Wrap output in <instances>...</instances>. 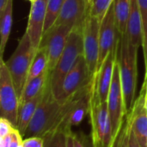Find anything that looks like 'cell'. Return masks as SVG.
<instances>
[{"instance_id": "1", "label": "cell", "mask_w": 147, "mask_h": 147, "mask_svg": "<svg viewBox=\"0 0 147 147\" xmlns=\"http://www.w3.org/2000/svg\"><path fill=\"white\" fill-rule=\"evenodd\" d=\"M81 90L61 102L54 97L50 81H48L44 90L43 98L26 130L23 139L30 137L43 138L59 128L70 129L66 126V121Z\"/></svg>"}, {"instance_id": "2", "label": "cell", "mask_w": 147, "mask_h": 147, "mask_svg": "<svg viewBox=\"0 0 147 147\" xmlns=\"http://www.w3.org/2000/svg\"><path fill=\"white\" fill-rule=\"evenodd\" d=\"M138 50L139 47L130 41L126 33L121 35L117 61L120 67L124 105L127 115L130 112L135 102L138 78Z\"/></svg>"}, {"instance_id": "3", "label": "cell", "mask_w": 147, "mask_h": 147, "mask_svg": "<svg viewBox=\"0 0 147 147\" xmlns=\"http://www.w3.org/2000/svg\"><path fill=\"white\" fill-rule=\"evenodd\" d=\"M84 54V41L82 28H74L70 34L65 48L56 66L50 72L49 81L52 92L58 100L62 84L66 75L76 65L78 58Z\"/></svg>"}, {"instance_id": "4", "label": "cell", "mask_w": 147, "mask_h": 147, "mask_svg": "<svg viewBox=\"0 0 147 147\" xmlns=\"http://www.w3.org/2000/svg\"><path fill=\"white\" fill-rule=\"evenodd\" d=\"M36 51L28 34L25 32L19 40L15 52L5 62L19 100L27 83L29 68Z\"/></svg>"}, {"instance_id": "5", "label": "cell", "mask_w": 147, "mask_h": 147, "mask_svg": "<svg viewBox=\"0 0 147 147\" xmlns=\"http://www.w3.org/2000/svg\"><path fill=\"white\" fill-rule=\"evenodd\" d=\"M89 115L92 147L115 146L107 102H97L90 96Z\"/></svg>"}, {"instance_id": "6", "label": "cell", "mask_w": 147, "mask_h": 147, "mask_svg": "<svg viewBox=\"0 0 147 147\" xmlns=\"http://www.w3.org/2000/svg\"><path fill=\"white\" fill-rule=\"evenodd\" d=\"M108 111L111 123V129L113 134L114 143L115 144L118 136L123 127L125 122V116L127 115L124 105V98L122 92V86L120 75V67L116 59L114 68L113 79L109 88L108 99Z\"/></svg>"}, {"instance_id": "7", "label": "cell", "mask_w": 147, "mask_h": 147, "mask_svg": "<svg viewBox=\"0 0 147 147\" xmlns=\"http://www.w3.org/2000/svg\"><path fill=\"white\" fill-rule=\"evenodd\" d=\"M0 110L1 117L8 120L17 128L19 98L3 59H0Z\"/></svg>"}, {"instance_id": "8", "label": "cell", "mask_w": 147, "mask_h": 147, "mask_svg": "<svg viewBox=\"0 0 147 147\" xmlns=\"http://www.w3.org/2000/svg\"><path fill=\"white\" fill-rule=\"evenodd\" d=\"M73 28L74 27L71 25H58L53 26L43 34L40 47H45L47 51L49 72L56 66Z\"/></svg>"}, {"instance_id": "9", "label": "cell", "mask_w": 147, "mask_h": 147, "mask_svg": "<svg viewBox=\"0 0 147 147\" xmlns=\"http://www.w3.org/2000/svg\"><path fill=\"white\" fill-rule=\"evenodd\" d=\"M100 26L101 21L96 17L89 15L82 27L84 57L91 76H94L97 71Z\"/></svg>"}, {"instance_id": "10", "label": "cell", "mask_w": 147, "mask_h": 147, "mask_svg": "<svg viewBox=\"0 0 147 147\" xmlns=\"http://www.w3.org/2000/svg\"><path fill=\"white\" fill-rule=\"evenodd\" d=\"M120 40V39H119ZM119 41L113 50L108 54L103 63L97 70L92 79L91 97L97 102H106L111 82L113 79L114 68L117 59Z\"/></svg>"}, {"instance_id": "11", "label": "cell", "mask_w": 147, "mask_h": 147, "mask_svg": "<svg viewBox=\"0 0 147 147\" xmlns=\"http://www.w3.org/2000/svg\"><path fill=\"white\" fill-rule=\"evenodd\" d=\"M93 77L89 71L84 54L81 55L74 67L65 78L58 100L61 102L65 101L88 85Z\"/></svg>"}, {"instance_id": "12", "label": "cell", "mask_w": 147, "mask_h": 147, "mask_svg": "<svg viewBox=\"0 0 147 147\" xmlns=\"http://www.w3.org/2000/svg\"><path fill=\"white\" fill-rule=\"evenodd\" d=\"M114 3V2H113ZM119 33L116 24V19L115 15L114 4L110 6L105 17L101 22L99 32V58L97 70L100 68L108 54L117 45L121 35H117Z\"/></svg>"}, {"instance_id": "13", "label": "cell", "mask_w": 147, "mask_h": 147, "mask_svg": "<svg viewBox=\"0 0 147 147\" xmlns=\"http://www.w3.org/2000/svg\"><path fill=\"white\" fill-rule=\"evenodd\" d=\"M90 12V0H65L54 26L71 25L82 28Z\"/></svg>"}, {"instance_id": "14", "label": "cell", "mask_w": 147, "mask_h": 147, "mask_svg": "<svg viewBox=\"0 0 147 147\" xmlns=\"http://www.w3.org/2000/svg\"><path fill=\"white\" fill-rule=\"evenodd\" d=\"M47 0H37L31 3V8L27 25L28 34L33 47L37 50L41 43L44 34Z\"/></svg>"}, {"instance_id": "15", "label": "cell", "mask_w": 147, "mask_h": 147, "mask_svg": "<svg viewBox=\"0 0 147 147\" xmlns=\"http://www.w3.org/2000/svg\"><path fill=\"white\" fill-rule=\"evenodd\" d=\"M126 34L129 38L130 41L134 46L140 47V46L142 45V41H143L142 23H141L140 12L137 0H132L131 11H130Z\"/></svg>"}, {"instance_id": "16", "label": "cell", "mask_w": 147, "mask_h": 147, "mask_svg": "<svg viewBox=\"0 0 147 147\" xmlns=\"http://www.w3.org/2000/svg\"><path fill=\"white\" fill-rule=\"evenodd\" d=\"M46 89V88H45ZM44 91L39 95L38 96L31 99L30 101L23 103L19 107V112H18V123H17V129L21 133L22 136L23 137L26 130L40 104L43 98Z\"/></svg>"}, {"instance_id": "17", "label": "cell", "mask_w": 147, "mask_h": 147, "mask_svg": "<svg viewBox=\"0 0 147 147\" xmlns=\"http://www.w3.org/2000/svg\"><path fill=\"white\" fill-rule=\"evenodd\" d=\"M49 75L50 72L47 71L46 72L42 73L39 77L30 80L26 84L19 100V107L23 103L30 101L31 99L38 96L44 91L49 81Z\"/></svg>"}, {"instance_id": "18", "label": "cell", "mask_w": 147, "mask_h": 147, "mask_svg": "<svg viewBox=\"0 0 147 147\" xmlns=\"http://www.w3.org/2000/svg\"><path fill=\"white\" fill-rule=\"evenodd\" d=\"M0 59H3L13 22V0L9 1L5 10L0 15Z\"/></svg>"}, {"instance_id": "19", "label": "cell", "mask_w": 147, "mask_h": 147, "mask_svg": "<svg viewBox=\"0 0 147 147\" xmlns=\"http://www.w3.org/2000/svg\"><path fill=\"white\" fill-rule=\"evenodd\" d=\"M132 0H114V9L116 19L117 28L121 35L127 31V22L131 11Z\"/></svg>"}, {"instance_id": "20", "label": "cell", "mask_w": 147, "mask_h": 147, "mask_svg": "<svg viewBox=\"0 0 147 147\" xmlns=\"http://www.w3.org/2000/svg\"><path fill=\"white\" fill-rule=\"evenodd\" d=\"M48 71V58L47 53L43 47H40L34 57V59L32 61V64L29 68L27 83L30 80L39 77L42 73ZM26 83V84H27ZM26 85V84H25Z\"/></svg>"}, {"instance_id": "21", "label": "cell", "mask_w": 147, "mask_h": 147, "mask_svg": "<svg viewBox=\"0 0 147 147\" xmlns=\"http://www.w3.org/2000/svg\"><path fill=\"white\" fill-rule=\"evenodd\" d=\"M65 0H47L44 34L54 26L57 19L59 18Z\"/></svg>"}, {"instance_id": "22", "label": "cell", "mask_w": 147, "mask_h": 147, "mask_svg": "<svg viewBox=\"0 0 147 147\" xmlns=\"http://www.w3.org/2000/svg\"><path fill=\"white\" fill-rule=\"evenodd\" d=\"M71 129L59 128L53 133L48 134L44 140V147H66L67 134Z\"/></svg>"}, {"instance_id": "23", "label": "cell", "mask_w": 147, "mask_h": 147, "mask_svg": "<svg viewBox=\"0 0 147 147\" xmlns=\"http://www.w3.org/2000/svg\"><path fill=\"white\" fill-rule=\"evenodd\" d=\"M113 2L114 0H90L89 15L98 18L102 22Z\"/></svg>"}, {"instance_id": "24", "label": "cell", "mask_w": 147, "mask_h": 147, "mask_svg": "<svg viewBox=\"0 0 147 147\" xmlns=\"http://www.w3.org/2000/svg\"><path fill=\"white\" fill-rule=\"evenodd\" d=\"M140 17H141V23H142V34H143V53H144V59L145 65H147V0H137Z\"/></svg>"}, {"instance_id": "25", "label": "cell", "mask_w": 147, "mask_h": 147, "mask_svg": "<svg viewBox=\"0 0 147 147\" xmlns=\"http://www.w3.org/2000/svg\"><path fill=\"white\" fill-rule=\"evenodd\" d=\"M130 130H131V124L126 118L123 127H122V129H121V131L120 133V135L117 138V140H116L114 147L128 146V139H129Z\"/></svg>"}, {"instance_id": "26", "label": "cell", "mask_w": 147, "mask_h": 147, "mask_svg": "<svg viewBox=\"0 0 147 147\" xmlns=\"http://www.w3.org/2000/svg\"><path fill=\"white\" fill-rule=\"evenodd\" d=\"M16 128L8 120L1 117L0 119V138L5 137L11 134L13 129Z\"/></svg>"}, {"instance_id": "27", "label": "cell", "mask_w": 147, "mask_h": 147, "mask_svg": "<svg viewBox=\"0 0 147 147\" xmlns=\"http://www.w3.org/2000/svg\"><path fill=\"white\" fill-rule=\"evenodd\" d=\"M23 147H44V140L40 137H30L23 139Z\"/></svg>"}, {"instance_id": "28", "label": "cell", "mask_w": 147, "mask_h": 147, "mask_svg": "<svg viewBox=\"0 0 147 147\" xmlns=\"http://www.w3.org/2000/svg\"><path fill=\"white\" fill-rule=\"evenodd\" d=\"M72 139H73V147H87L86 140L84 139V135L72 133Z\"/></svg>"}, {"instance_id": "29", "label": "cell", "mask_w": 147, "mask_h": 147, "mask_svg": "<svg viewBox=\"0 0 147 147\" xmlns=\"http://www.w3.org/2000/svg\"><path fill=\"white\" fill-rule=\"evenodd\" d=\"M127 147H141L140 144L139 143L138 140L136 139V137L132 130H130V134H129V139H128V146Z\"/></svg>"}, {"instance_id": "30", "label": "cell", "mask_w": 147, "mask_h": 147, "mask_svg": "<svg viewBox=\"0 0 147 147\" xmlns=\"http://www.w3.org/2000/svg\"><path fill=\"white\" fill-rule=\"evenodd\" d=\"M140 91H142L144 94V107H145V110L147 114V75L145 76V79H144Z\"/></svg>"}, {"instance_id": "31", "label": "cell", "mask_w": 147, "mask_h": 147, "mask_svg": "<svg viewBox=\"0 0 147 147\" xmlns=\"http://www.w3.org/2000/svg\"><path fill=\"white\" fill-rule=\"evenodd\" d=\"M10 142H11V134L5 137L0 138V147H9Z\"/></svg>"}, {"instance_id": "32", "label": "cell", "mask_w": 147, "mask_h": 147, "mask_svg": "<svg viewBox=\"0 0 147 147\" xmlns=\"http://www.w3.org/2000/svg\"><path fill=\"white\" fill-rule=\"evenodd\" d=\"M66 147H73V139H72V132H71V130L67 134Z\"/></svg>"}, {"instance_id": "33", "label": "cell", "mask_w": 147, "mask_h": 147, "mask_svg": "<svg viewBox=\"0 0 147 147\" xmlns=\"http://www.w3.org/2000/svg\"><path fill=\"white\" fill-rule=\"evenodd\" d=\"M9 0H0V15L5 10Z\"/></svg>"}, {"instance_id": "34", "label": "cell", "mask_w": 147, "mask_h": 147, "mask_svg": "<svg viewBox=\"0 0 147 147\" xmlns=\"http://www.w3.org/2000/svg\"><path fill=\"white\" fill-rule=\"evenodd\" d=\"M29 2H31V3H34V2H35V1H37V0H28Z\"/></svg>"}, {"instance_id": "35", "label": "cell", "mask_w": 147, "mask_h": 147, "mask_svg": "<svg viewBox=\"0 0 147 147\" xmlns=\"http://www.w3.org/2000/svg\"><path fill=\"white\" fill-rule=\"evenodd\" d=\"M146 75H147V65L146 66Z\"/></svg>"}]
</instances>
